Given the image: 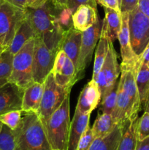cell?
Instances as JSON below:
<instances>
[{
  "instance_id": "obj_1",
  "label": "cell",
  "mask_w": 149,
  "mask_h": 150,
  "mask_svg": "<svg viewBox=\"0 0 149 150\" xmlns=\"http://www.w3.org/2000/svg\"><path fill=\"white\" fill-rule=\"evenodd\" d=\"M61 9L57 8L52 1L48 0L41 7L35 9L26 8L37 37L42 39L47 48L56 54L64 30L58 21V13Z\"/></svg>"
},
{
  "instance_id": "obj_2",
  "label": "cell",
  "mask_w": 149,
  "mask_h": 150,
  "mask_svg": "<svg viewBox=\"0 0 149 150\" xmlns=\"http://www.w3.org/2000/svg\"><path fill=\"white\" fill-rule=\"evenodd\" d=\"M13 131L21 150H52L43 124L36 113H26L18 127Z\"/></svg>"
},
{
  "instance_id": "obj_3",
  "label": "cell",
  "mask_w": 149,
  "mask_h": 150,
  "mask_svg": "<svg viewBox=\"0 0 149 150\" xmlns=\"http://www.w3.org/2000/svg\"><path fill=\"white\" fill-rule=\"evenodd\" d=\"M51 149L67 150L70 129V94L61 105L47 119L42 122Z\"/></svg>"
},
{
  "instance_id": "obj_4",
  "label": "cell",
  "mask_w": 149,
  "mask_h": 150,
  "mask_svg": "<svg viewBox=\"0 0 149 150\" xmlns=\"http://www.w3.org/2000/svg\"><path fill=\"white\" fill-rule=\"evenodd\" d=\"M34 42L35 38L28 41L13 57V71L9 82L15 83L23 91L34 82L33 55Z\"/></svg>"
},
{
  "instance_id": "obj_5",
  "label": "cell",
  "mask_w": 149,
  "mask_h": 150,
  "mask_svg": "<svg viewBox=\"0 0 149 150\" xmlns=\"http://www.w3.org/2000/svg\"><path fill=\"white\" fill-rule=\"evenodd\" d=\"M26 14L23 10L8 1L0 4V46L4 49L10 47L18 29Z\"/></svg>"
},
{
  "instance_id": "obj_6",
  "label": "cell",
  "mask_w": 149,
  "mask_h": 150,
  "mask_svg": "<svg viewBox=\"0 0 149 150\" xmlns=\"http://www.w3.org/2000/svg\"><path fill=\"white\" fill-rule=\"evenodd\" d=\"M72 87H63L57 84L53 75L49 73L44 82V90L40 106L37 112L41 121L44 122L61 105Z\"/></svg>"
},
{
  "instance_id": "obj_7",
  "label": "cell",
  "mask_w": 149,
  "mask_h": 150,
  "mask_svg": "<svg viewBox=\"0 0 149 150\" xmlns=\"http://www.w3.org/2000/svg\"><path fill=\"white\" fill-rule=\"evenodd\" d=\"M130 42L134 54L141 57L149 42V18L135 7L129 13Z\"/></svg>"
},
{
  "instance_id": "obj_8",
  "label": "cell",
  "mask_w": 149,
  "mask_h": 150,
  "mask_svg": "<svg viewBox=\"0 0 149 150\" xmlns=\"http://www.w3.org/2000/svg\"><path fill=\"white\" fill-rule=\"evenodd\" d=\"M102 23L103 21H101L99 18H98L94 24L83 32L81 46H80L78 61L76 67V76H77V81L81 79L84 76L85 70L91 62L92 54L94 51L98 40L100 38Z\"/></svg>"
},
{
  "instance_id": "obj_9",
  "label": "cell",
  "mask_w": 149,
  "mask_h": 150,
  "mask_svg": "<svg viewBox=\"0 0 149 150\" xmlns=\"http://www.w3.org/2000/svg\"><path fill=\"white\" fill-rule=\"evenodd\" d=\"M121 72L117 59V53L114 48L112 42L108 40V50L106 58L100 71L96 78V81L101 92V98L118 81Z\"/></svg>"
},
{
  "instance_id": "obj_10",
  "label": "cell",
  "mask_w": 149,
  "mask_h": 150,
  "mask_svg": "<svg viewBox=\"0 0 149 150\" xmlns=\"http://www.w3.org/2000/svg\"><path fill=\"white\" fill-rule=\"evenodd\" d=\"M56 54L50 51L40 38L36 37L33 55V81L43 83L51 73Z\"/></svg>"
},
{
  "instance_id": "obj_11",
  "label": "cell",
  "mask_w": 149,
  "mask_h": 150,
  "mask_svg": "<svg viewBox=\"0 0 149 150\" xmlns=\"http://www.w3.org/2000/svg\"><path fill=\"white\" fill-rule=\"evenodd\" d=\"M122 24L118 35L121 45V55L122 58L121 70H131L136 73L142 63L141 57H138L133 51L130 42L129 29V13H121Z\"/></svg>"
},
{
  "instance_id": "obj_12",
  "label": "cell",
  "mask_w": 149,
  "mask_h": 150,
  "mask_svg": "<svg viewBox=\"0 0 149 150\" xmlns=\"http://www.w3.org/2000/svg\"><path fill=\"white\" fill-rule=\"evenodd\" d=\"M51 73L57 84L63 87H72L77 81L75 66L62 50L57 52Z\"/></svg>"
},
{
  "instance_id": "obj_13",
  "label": "cell",
  "mask_w": 149,
  "mask_h": 150,
  "mask_svg": "<svg viewBox=\"0 0 149 150\" xmlns=\"http://www.w3.org/2000/svg\"><path fill=\"white\" fill-rule=\"evenodd\" d=\"M23 90L8 82L0 86V115L16 110H22Z\"/></svg>"
},
{
  "instance_id": "obj_14",
  "label": "cell",
  "mask_w": 149,
  "mask_h": 150,
  "mask_svg": "<svg viewBox=\"0 0 149 150\" xmlns=\"http://www.w3.org/2000/svg\"><path fill=\"white\" fill-rule=\"evenodd\" d=\"M101 100V92L96 81L91 80L85 85L80 92L77 108L83 114H91L99 105Z\"/></svg>"
},
{
  "instance_id": "obj_15",
  "label": "cell",
  "mask_w": 149,
  "mask_h": 150,
  "mask_svg": "<svg viewBox=\"0 0 149 150\" xmlns=\"http://www.w3.org/2000/svg\"><path fill=\"white\" fill-rule=\"evenodd\" d=\"M82 35L83 32L75 29L73 26L67 29L64 32L58 47V51L62 50L64 51L74 64L75 68L77 67L81 46Z\"/></svg>"
},
{
  "instance_id": "obj_16",
  "label": "cell",
  "mask_w": 149,
  "mask_h": 150,
  "mask_svg": "<svg viewBox=\"0 0 149 150\" xmlns=\"http://www.w3.org/2000/svg\"><path fill=\"white\" fill-rule=\"evenodd\" d=\"M37 37L36 32L32 23L30 17L28 14L26 9V14L25 17L22 21L21 24L18 29L13 41L8 48L13 55L17 54L20 49L23 47V45L29 41L30 40L35 38Z\"/></svg>"
},
{
  "instance_id": "obj_17",
  "label": "cell",
  "mask_w": 149,
  "mask_h": 150,
  "mask_svg": "<svg viewBox=\"0 0 149 150\" xmlns=\"http://www.w3.org/2000/svg\"><path fill=\"white\" fill-rule=\"evenodd\" d=\"M91 114H83L75 108L74 117L70 124L67 150H76L79 140L89 127Z\"/></svg>"
},
{
  "instance_id": "obj_18",
  "label": "cell",
  "mask_w": 149,
  "mask_h": 150,
  "mask_svg": "<svg viewBox=\"0 0 149 150\" xmlns=\"http://www.w3.org/2000/svg\"><path fill=\"white\" fill-rule=\"evenodd\" d=\"M44 83L34 82L31 83L23 91L22 100V111L25 113L37 114L42 100Z\"/></svg>"
},
{
  "instance_id": "obj_19",
  "label": "cell",
  "mask_w": 149,
  "mask_h": 150,
  "mask_svg": "<svg viewBox=\"0 0 149 150\" xmlns=\"http://www.w3.org/2000/svg\"><path fill=\"white\" fill-rule=\"evenodd\" d=\"M98 18L96 8L88 4H81L72 13L73 27L83 32L94 24Z\"/></svg>"
},
{
  "instance_id": "obj_20",
  "label": "cell",
  "mask_w": 149,
  "mask_h": 150,
  "mask_svg": "<svg viewBox=\"0 0 149 150\" xmlns=\"http://www.w3.org/2000/svg\"><path fill=\"white\" fill-rule=\"evenodd\" d=\"M105 17L103 20L102 29L106 34L108 39L113 42L118 38L122 24L121 12L113 9L105 7Z\"/></svg>"
},
{
  "instance_id": "obj_21",
  "label": "cell",
  "mask_w": 149,
  "mask_h": 150,
  "mask_svg": "<svg viewBox=\"0 0 149 150\" xmlns=\"http://www.w3.org/2000/svg\"><path fill=\"white\" fill-rule=\"evenodd\" d=\"M123 127V125L118 124L106 136L94 139L89 150H117L122 136Z\"/></svg>"
},
{
  "instance_id": "obj_22",
  "label": "cell",
  "mask_w": 149,
  "mask_h": 150,
  "mask_svg": "<svg viewBox=\"0 0 149 150\" xmlns=\"http://www.w3.org/2000/svg\"><path fill=\"white\" fill-rule=\"evenodd\" d=\"M139 117L127 121L124 125L123 133L117 150H135L137 142V123Z\"/></svg>"
},
{
  "instance_id": "obj_23",
  "label": "cell",
  "mask_w": 149,
  "mask_h": 150,
  "mask_svg": "<svg viewBox=\"0 0 149 150\" xmlns=\"http://www.w3.org/2000/svg\"><path fill=\"white\" fill-rule=\"evenodd\" d=\"M117 125L110 114L105 113L99 114L91 127L93 138L105 137L115 129Z\"/></svg>"
},
{
  "instance_id": "obj_24",
  "label": "cell",
  "mask_w": 149,
  "mask_h": 150,
  "mask_svg": "<svg viewBox=\"0 0 149 150\" xmlns=\"http://www.w3.org/2000/svg\"><path fill=\"white\" fill-rule=\"evenodd\" d=\"M134 75L140 103L144 108L149 94V67L142 62Z\"/></svg>"
},
{
  "instance_id": "obj_25",
  "label": "cell",
  "mask_w": 149,
  "mask_h": 150,
  "mask_svg": "<svg viewBox=\"0 0 149 150\" xmlns=\"http://www.w3.org/2000/svg\"><path fill=\"white\" fill-rule=\"evenodd\" d=\"M108 40L109 39L107 37L106 34L102 29L99 42H98L96 52H95L94 64H93V76H92V79L94 81L96 80V76L100 71L105 58H106L108 50Z\"/></svg>"
},
{
  "instance_id": "obj_26",
  "label": "cell",
  "mask_w": 149,
  "mask_h": 150,
  "mask_svg": "<svg viewBox=\"0 0 149 150\" xmlns=\"http://www.w3.org/2000/svg\"><path fill=\"white\" fill-rule=\"evenodd\" d=\"M13 57L8 48L0 56V86L9 82L13 71Z\"/></svg>"
},
{
  "instance_id": "obj_27",
  "label": "cell",
  "mask_w": 149,
  "mask_h": 150,
  "mask_svg": "<svg viewBox=\"0 0 149 150\" xmlns=\"http://www.w3.org/2000/svg\"><path fill=\"white\" fill-rule=\"evenodd\" d=\"M118 81H117L113 85L111 89L108 90V92L102 97L101 100V106L100 111L102 113L108 114L112 115L113 113L114 109L115 108L117 101V95H118Z\"/></svg>"
},
{
  "instance_id": "obj_28",
  "label": "cell",
  "mask_w": 149,
  "mask_h": 150,
  "mask_svg": "<svg viewBox=\"0 0 149 150\" xmlns=\"http://www.w3.org/2000/svg\"><path fill=\"white\" fill-rule=\"evenodd\" d=\"M0 150H21L16 144L13 131L4 125L0 133Z\"/></svg>"
},
{
  "instance_id": "obj_29",
  "label": "cell",
  "mask_w": 149,
  "mask_h": 150,
  "mask_svg": "<svg viewBox=\"0 0 149 150\" xmlns=\"http://www.w3.org/2000/svg\"><path fill=\"white\" fill-rule=\"evenodd\" d=\"M22 110L9 111L0 115V122L12 130L17 128L21 122Z\"/></svg>"
},
{
  "instance_id": "obj_30",
  "label": "cell",
  "mask_w": 149,
  "mask_h": 150,
  "mask_svg": "<svg viewBox=\"0 0 149 150\" xmlns=\"http://www.w3.org/2000/svg\"><path fill=\"white\" fill-rule=\"evenodd\" d=\"M149 136V113L145 111L137 123V139L143 140Z\"/></svg>"
},
{
  "instance_id": "obj_31",
  "label": "cell",
  "mask_w": 149,
  "mask_h": 150,
  "mask_svg": "<svg viewBox=\"0 0 149 150\" xmlns=\"http://www.w3.org/2000/svg\"><path fill=\"white\" fill-rule=\"evenodd\" d=\"M57 17L58 23L64 30H67L73 26L72 12L68 7L59 10Z\"/></svg>"
},
{
  "instance_id": "obj_32",
  "label": "cell",
  "mask_w": 149,
  "mask_h": 150,
  "mask_svg": "<svg viewBox=\"0 0 149 150\" xmlns=\"http://www.w3.org/2000/svg\"><path fill=\"white\" fill-rule=\"evenodd\" d=\"M93 140L94 138L92 130L90 127H89L79 140L76 150H89Z\"/></svg>"
},
{
  "instance_id": "obj_33",
  "label": "cell",
  "mask_w": 149,
  "mask_h": 150,
  "mask_svg": "<svg viewBox=\"0 0 149 150\" xmlns=\"http://www.w3.org/2000/svg\"><path fill=\"white\" fill-rule=\"evenodd\" d=\"M81 4H88L94 8H96L97 0H68L67 7L73 13L75 11L76 9Z\"/></svg>"
},
{
  "instance_id": "obj_34",
  "label": "cell",
  "mask_w": 149,
  "mask_h": 150,
  "mask_svg": "<svg viewBox=\"0 0 149 150\" xmlns=\"http://www.w3.org/2000/svg\"><path fill=\"white\" fill-rule=\"evenodd\" d=\"M138 0H121L120 4V10L121 13L131 12L137 7Z\"/></svg>"
},
{
  "instance_id": "obj_35",
  "label": "cell",
  "mask_w": 149,
  "mask_h": 150,
  "mask_svg": "<svg viewBox=\"0 0 149 150\" xmlns=\"http://www.w3.org/2000/svg\"><path fill=\"white\" fill-rule=\"evenodd\" d=\"M97 3L104 7H108L121 12L118 0H97Z\"/></svg>"
},
{
  "instance_id": "obj_36",
  "label": "cell",
  "mask_w": 149,
  "mask_h": 150,
  "mask_svg": "<svg viewBox=\"0 0 149 150\" xmlns=\"http://www.w3.org/2000/svg\"><path fill=\"white\" fill-rule=\"evenodd\" d=\"M137 7L142 13L149 18V0H138Z\"/></svg>"
},
{
  "instance_id": "obj_37",
  "label": "cell",
  "mask_w": 149,
  "mask_h": 150,
  "mask_svg": "<svg viewBox=\"0 0 149 150\" xmlns=\"http://www.w3.org/2000/svg\"><path fill=\"white\" fill-rule=\"evenodd\" d=\"M48 1V0H27L26 6L27 8L35 9L42 6Z\"/></svg>"
},
{
  "instance_id": "obj_38",
  "label": "cell",
  "mask_w": 149,
  "mask_h": 150,
  "mask_svg": "<svg viewBox=\"0 0 149 150\" xmlns=\"http://www.w3.org/2000/svg\"><path fill=\"white\" fill-rule=\"evenodd\" d=\"M135 150H149V136L143 140H137Z\"/></svg>"
},
{
  "instance_id": "obj_39",
  "label": "cell",
  "mask_w": 149,
  "mask_h": 150,
  "mask_svg": "<svg viewBox=\"0 0 149 150\" xmlns=\"http://www.w3.org/2000/svg\"><path fill=\"white\" fill-rule=\"evenodd\" d=\"M7 1L23 10H26L27 8V6H26L27 0H7Z\"/></svg>"
},
{
  "instance_id": "obj_40",
  "label": "cell",
  "mask_w": 149,
  "mask_h": 150,
  "mask_svg": "<svg viewBox=\"0 0 149 150\" xmlns=\"http://www.w3.org/2000/svg\"><path fill=\"white\" fill-rule=\"evenodd\" d=\"M142 62L145 64L149 67V42L147 45L146 48H145L144 51L141 56Z\"/></svg>"
},
{
  "instance_id": "obj_41",
  "label": "cell",
  "mask_w": 149,
  "mask_h": 150,
  "mask_svg": "<svg viewBox=\"0 0 149 150\" xmlns=\"http://www.w3.org/2000/svg\"><path fill=\"white\" fill-rule=\"evenodd\" d=\"M53 4L58 9H64L67 8V3L68 0H52Z\"/></svg>"
},
{
  "instance_id": "obj_42",
  "label": "cell",
  "mask_w": 149,
  "mask_h": 150,
  "mask_svg": "<svg viewBox=\"0 0 149 150\" xmlns=\"http://www.w3.org/2000/svg\"><path fill=\"white\" fill-rule=\"evenodd\" d=\"M144 108L145 110V111H147V112L149 113V94H148V96L147 101H146V103H145V105Z\"/></svg>"
},
{
  "instance_id": "obj_43",
  "label": "cell",
  "mask_w": 149,
  "mask_h": 150,
  "mask_svg": "<svg viewBox=\"0 0 149 150\" xmlns=\"http://www.w3.org/2000/svg\"><path fill=\"white\" fill-rule=\"evenodd\" d=\"M4 50H5V49H4V48H1V47L0 46V56H1V54H2V52L4 51Z\"/></svg>"
},
{
  "instance_id": "obj_44",
  "label": "cell",
  "mask_w": 149,
  "mask_h": 150,
  "mask_svg": "<svg viewBox=\"0 0 149 150\" xmlns=\"http://www.w3.org/2000/svg\"><path fill=\"white\" fill-rule=\"evenodd\" d=\"M2 127H3V124L0 122V133H1V130H2Z\"/></svg>"
},
{
  "instance_id": "obj_45",
  "label": "cell",
  "mask_w": 149,
  "mask_h": 150,
  "mask_svg": "<svg viewBox=\"0 0 149 150\" xmlns=\"http://www.w3.org/2000/svg\"><path fill=\"white\" fill-rule=\"evenodd\" d=\"M7 0H0V4H2V3H4V2H5V1H7Z\"/></svg>"
},
{
  "instance_id": "obj_46",
  "label": "cell",
  "mask_w": 149,
  "mask_h": 150,
  "mask_svg": "<svg viewBox=\"0 0 149 150\" xmlns=\"http://www.w3.org/2000/svg\"><path fill=\"white\" fill-rule=\"evenodd\" d=\"M121 0H118V2H119V6H120V4H121Z\"/></svg>"
},
{
  "instance_id": "obj_47",
  "label": "cell",
  "mask_w": 149,
  "mask_h": 150,
  "mask_svg": "<svg viewBox=\"0 0 149 150\" xmlns=\"http://www.w3.org/2000/svg\"><path fill=\"white\" fill-rule=\"evenodd\" d=\"M52 150H62V149H52Z\"/></svg>"
}]
</instances>
